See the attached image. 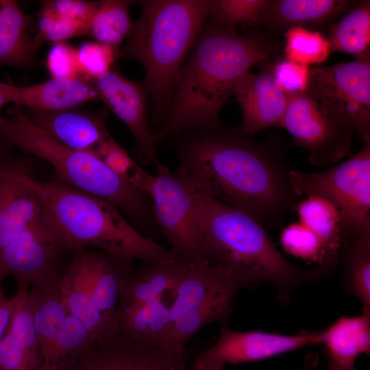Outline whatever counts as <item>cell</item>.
Returning a JSON list of instances; mask_svg holds the SVG:
<instances>
[{
    "label": "cell",
    "instance_id": "6",
    "mask_svg": "<svg viewBox=\"0 0 370 370\" xmlns=\"http://www.w3.org/2000/svg\"><path fill=\"white\" fill-rule=\"evenodd\" d=\"M20 175L42 199L71 252L95 247L143 262L176 257L140 233L113 204L56 180L38 181L21 171Z\"/></svg>",
    "mask_w": 370,
    "mask_h": 370
},
{
    "label": "cell",
    "instance_id": "35",
    "mask_svg": "<svg viewBox=\"0 0 370 370\" xmlns=\"http://www.w3.org/2000/svg\"><path fill=\"white\" fill-rule=\"evenodd\" d=\"M38 18L36 31L34 36V45L36 51L45 42L57 43L76 36H88V26L57 15L42 5Z\"/></svg>",
    "mask_w": 370,
    "mask_h": 370
},
{
    "label": "cell",
    "instance_id": "14",
    "mask_svg": "<svg viewBox=\"0 0 370 370\" xmlns=\"http://www.w3.org/2000/svg\"><path fill=\"white\" fill-rule=\"evenodd\" d=\"M99 99L126 125L134 139V153L140 163L158 162L147 117L149 93L143 81L125 77L116 66L92 81Z\"/></svg>",
    "mask_w": 370,
    "mask_h": 370
},
{
    "label": "cell",
    "instance_id": "42",
    "mask_svg": "<svg viewBox=\"0 0 370 370\" xmlns=\"http://www.w3.org/2000/svg\"><path fill=\"white\" fill-rule=\"evenodd\" d=\"M98 1L81 0L44 1L41 5L54 14L80 23L90 27Z\"/></svg>",
    "mask_w": 370,
    "mask_h": 370
},
{
    "label": "cell",
    "instance_id": "46",
    "mask_svg": "<svg viewBox=\"0 0 370 370\" xmlns=\"http://www.w3.org/2000/svg\"><path fill=\"white\" fill-rule=\"evenodd\" d=\"M328 359V370H358V369H356L353 367H343V366H340L337 364H336L335 362H334L333 361H332L331 360Z\"/></svg>",
    "mask_w": 370,
    "mask_h": 370
},
{
    "label": "cell",
    "instance_id": "23",
    "mask_svg": "<svg viewBox=\"0 0 370 370\" xmlns=\"http://www.w3.org/2000/svg\"><path fill=\"white\" fill-rule=\"evenodd\" d=\"M190 262L176 257L155 262H143L132 273L122 295L119 322L127 311L169 296Z\"/></svg>",
    "mask_w": 370,
    "mask_h": 370
},
{
    "label": "cell",
    "instance_id": "15",
    "mask_svg": "<svg viewBox=\"0 0 370 370\" xmlns=\"http://www.w3.org/2000/svg\"><path fill=\"white\" fill-rule=\"evenodd\" d=\"M71 255L84 273L95 305L116 330L121 299L135 270L134 260L87 247L77 248Z\"/></svg>",
    "mask_w": 370,
    "mask_h": 370
},
{
    "label": "cell",
    "instance_id": "11",
    "mask_svg": "<svg viewBox=\"0 0 370 370\" xmlns=\"http://www.w3.org/2000/svg\"><path fill=\"white\" fill-rule=\"evenodd\" d=\"M282 127L293 136L295 146L308 152L310 162L319 166L336 162L346 156L354 133L307 92L288 95Z\"/></svg>",
    "mask_w": 370,
    "mask_h": 370
},
{
    "label": "cell",
    "instance_id": "8",
    "mask_svg": "<svg viewBox=\"0 0 370 370\" xmlns=\"http://www.w3.org/2000/svg\"><path fill=\"white\" fill-rule=\"evenodd\" d=\"M295 193L325 199L337 210L348 240L370 236V141L343 163L306 173L292 169Z\"/></svg>",
    "mask_w": 370,
    "mask_h": 370
},
{
    "label": "cell",
    "instance_id": "5",
    "mask_svg": "<svg viewBox=\"0 0 370 370\" xmlns=\"http://www.w3.org/2000/svg\"><path fill=\"white\" fill-rule=\"evenodd\" d=\"M0 138L39 157L55 170L58 182L103 199L145 232L155 230L151 197L114 173L94 153L71 149L36 125L14 106L10 119H0Z\"/></svg>",
    "mask_w": 370,
    "mask_h": 370
},
{
    "label": "cell",
    "instance_id": "40",
    "mask_svg": "<svg viewBox=\"0 0 370 370\" xmlns=\"http://www.w3.org/2000/svg\"><path fill=\"white\" fill-rule=\"evenodd\" d=\"M123 348L119 342L109 340L95 347L71 370H121Z\"/></svg>",
    "mask_w": 370,
    "mask_h": 370
},
{
    "label": "cell",
    "instance_id": "29",
    "mask_svg": "<svg viewBox=\"0 0 370 370\" xmlns=\"http://www.w3.org/2000/svg\"><path fill=\"white\" fill-rule=\"evenodd\" d=\"M326 39L331 53H349L355 59L370 55V1H358L331 26Z\"/></svg>",
    "mask_w": 370,
    "mask_h": 370
},
{
    "label": "cell",
    "instance_id": "9",
    "mask_svg": "<svg viewBox=\"0 0 370 370\" xmlns=\"http://www.w3.org/2000/svg\"><path fill=\"white\" fill-rule=\"evenodd\" d=\"M307 92L330 114L370 141V55L309 69Z\"/></svg>",
    "mask_w": 370,
    "mask_h": 370
},
{
    "label": "cell",
    "instance_id": "43",
    "mask_svg": "<svg viewBox=\"0 0 370 370\" xmlns=\"http://www.w3.org/2000/svg\"><path fill=\"white\" fill-rule=\"evenodd\" d=\"M0 281V341L3 336L12 314V301L4 294Z\"/></svg>",
    "mask_w": 370,
    "mask_h": 370
},
{
    "label": "cell",
    "instance_id": "4",
    "mask_svg": "<svg viewBox=\"0 0 370 370\" xmlns=\"http://www.w3.org/2000/svg\"><path fill=\"white\" fill-rule=\"evenodd\" d=\"M120 57L143 66L153 132L170 103L178 71L206 22L209 0H145Z\"/></svg>",
    "mask_w": 370,
    "mask_h": 370
},
{
    "label": "cell",
    "instance_id": "20",
    "mask_svg": "<svg viewBox=\"0 0 370 370\" xmlns=\"http://www.w3.org/2000/svg\"><path fill=\"white\" fill-rule=\"evenodd\" d=\"M8 103L27 110L59 111L77 108L99 99L92 82L82 78H53L25 86L6 82Z\"/></svg>",
    "mask_w": 370,
    "mask_h": 370
},
{
    "label": "cell",
    "instance_id": "38",
    "mask_svg": "<svg viewBox=\"0 0 370 370\" xmlns=\"http://www.w3.org/2000/svg\"><path fill=\"white\" fill-rule=\"evenodd\" d=\"M122 337L124 345L121 370H170L175 363L184 360Z\"/></svg>",
    "mask_w": 370,
    "mask_h": 370
},
{
    "label": "cell",
    "instance_id": "41",
    "mask_svg": "<svg viewBox=\"0 0 370 370\" xmlns=\"http://www.w3.org/2000/svg\"><path fill=\"white\" fill-rule=\"evenodd\" d=\"M46 66L51 77L81 78L77 49L64 42L54 43L52 45L47 56Z\"/></svg>",
    "mask_w": 370,
    "mask_h": 370
},
{
    "label": "cell",
    "instance_id": "26",
    "mask_svg": "<svg viewBox=\"0 0 370 370\" xmlns=\"http://www.w3.org/2000/svg\"><path fill=\"white\" fill-rule=\"evenodd\" d=\"M59 287L66 312L82 323L97 343L108 340L115 334L116 330L95 305L87 281L72 258L67 271L59 279Z\"/></svg>",
    "mask_w": 370,
    "mask_h": 370
},
{
    "label": "cell",
    "instance_id": "24",
    "mask_svg": "<svg viewBox=\"0 0 370 370\" xmlns=\"http://www.w3.org/2000/svg\"><path fill=\"white\" fill-rule=\"evenodd\" d=\"M319 337L327 358L340 366L353 367L360 355L370 352V312L342 316L319 332Z\"/></svg>",
    "mask_w": 370,
    "mask_h": 370
},
{
    "label": "cell",
    "instance_id": "33",
    "mask_svg": "<svg viewBox=\"0 0 370 370\" xmlns=\"http://www.w3.org/2000/svg\"><path fill=\"white\" fill-rule=\"evenodd\" d=\"M286 40L284 57L294 62L310 67L325 62L330 54L328 40L318 32L293 27L284 33Z\"/></svg>",
    "mask_w": 370,
    "mask_h": 370
},
{
    "label": "cell",
    "instance_id": "12",
    "mask_svg": "<svg viewBox=\"0 0 370 370\" xmlns=\"http://www.w3.org/2000/svg\"><path fill=\"white\" fill-rule=\"evenodd\" d=\"M67 253H71L69 244L47 210L0 251V281L10 275L17 287L29 288L36 281L60 274V261Z\"/></svg>",
    "mask_w": 370,
    "mask_h": 370
},
{
    "label": "cell",
    "instance_id": "32",
    "mask_svg": "<svg viewBox=\"0 0 370 370\" xmlns=\"http://www.w3.org/2000/svg\"><path fill=\"white\" fill-rule=\"evenodd\" d=\"M93 153L121 179L149 195L153 175L136 162L111 134L97 145Z\"/></svg>",
    "mask_w": 370,
    "mask_h": 370
},
{
    "label": "cell",
    "instance_id": "25",
    "mask_svg": "<svg viewBox=\"0 0 370 370\" xmlns=\"http://www.w3.org/2000/svg\"><path fill=\"white\" fill-rule=\"evenodd\" d=\"M32 18L14 0H0V65L27 69L36 63L37 51L30 34Z\"/></svg>",
    "mask_w": 370,
    "mask_h": 370
},
{
    "label": "cell",
    "instance_id": "37",
    "mask_svg": "<svg viewBox=\"0 0 370 370\" xmlns=\"http://www.w3.org/2000/svg\"><path fill=\"white\" fill-rule=\"evenodd\" d=\"M120 53L111 47L96 41L84 42L77 49V58L82 79L90 81L110 71Z\"/></svg>",
    "mask_w": 370,
    "mask_h": 370
},
{
    "label": "cell",
    "instance_id": "10",
    "mask_svg": "<svg viewBox=\"0 0 370 370\" xmlns=\"http://www.w3.org/2000/svg\"><path fill=\"white\" fill-rule=\"evenodd\" d=\"M149 195L155 224L175 256L189 262L206 260L203 254L196 190L160 161L155 165Z\"/></svg>",
    "mask_w": 370,
    "mask_h": 370
},
{
    "label": "cell",
    "instance_id": "36",
    "mask_svg": "<svg viewBox=\"0 0 370 370\" xmlns=\"http://www.w3.org/2000/svg\"><path fill=\"white\" fill-rule=\"evenodd\" d=\"M280 242L288 254L306 261L317 262L318 265L328 266L325 264V251L321 242L301 222L286 226L280 234Z\"/></svg>",
    "mask_w": 370,
    "mask_h": 370
},
{
    "label": "cell",
    "instance_id": "22",
    "mask_svg": "<svg viewBox=\"0 0 370 370\" xmlns=\"http://www.w3.org/2000/svg\"><path fill=\"white\" fill-rule=\"evenodd\" d=\"M60 276L58 274L40 280L29 288L38 349V370H42L48 363L68 313L59 287Z\"/></svg>",
    "mask_w": 370,
    "mask_h": 370
},
{
    "label": "cell",
    "instance_id": "28",
    "mask_svg": "<svg viewBox=\"0 0 370 370\" xmlns=\"http://www.w3.org/2000/svg\"><path fill=\"white\" fill-rule=\"evenodd\" d=\"M294 210L299 222L310 229L321 242L325 265L335 267L342 247L348 240L337 210L325 199L310 196L299 201Z\"/></svg>",
    "mask_w": 370,
    "mask_h": 370
},
{
    "label": "cell",
    "instance_id": "30",
    "mask_svg": "<svg viewBox=\"0 0 370 370\" xmlns=\"http://www.w3.org/2000/svg\"><path fill=\"white\" fill-rule=\"evenodd\" d=\"M134 1H99L90 25L88 36L120 53L121 45L134 27L130 8Z\"/></svg>",
    "mask_w": 370,
    "mask_h": 370
},
{
    "label": "cell",
    "instance_id": "21",
    "mask_svg": "<svg viewBox=\"0 0 370 370\" xmlns=\"http://www.w3.org/2000/svg\"><path fill=\"white\" fill-rule=\"evenodd\" d=\"M12 314L0 341V370H38V349L29 288L17 287Z\"/></svg>",
    "mask_w": 370,
    "mask_h": 370
},
{
    "label": "cell",
    "instance_id": "31",
    "mask_svg": "<svg viewBox=\"0 0 370 370\" xmlns=\"http://www.w3.org/2000/svg\"><path fill=\"white\" fill-rule=\"evenodd\" d=\"M340 260L347 288L370 312V236L346 241Z\"/></svg>",
    "mask_w": 370,
    "mask_h": 370
},
{
    "label": "cell",
    "instance_id": "45",
    "mask_svg": "<svg viewBox=\"0 0 370 370\" xmlns=\"http://www.w3.org/2000/svg\"><path fill=\"white\" fill-rule=\"evenodd\" d=\"M8 103L7 91H6V82L0 81V119L1 110L5 105Z\"/></svg>",
    "mask_w": 370,
    "mask_h": 370
},
{
    "label": "cell",
    "instance_id": "3",
    "mask_svg": "<svg viewBox=\"0 0 370 370\" xmlns=\"http://www.w3.org/2000/svg\"><path fill=\"white\" fill-rule=\"evenodd\" d=\"M196 193L202 251L210 264L250 285L267 282L284 299L292 291L334 270L323 265L306 269L292 264L258 221L197 190Z\"/></svg>",
    "mask_w": 370,
    "mask_h": 370
},
{
    "label": "cell",
    "instance_id": "2",
    "mask_svg": "<svg viewBox=\"0 0 370 370\" xmlns=\"http://www.w3.org/2000/svg\"><path fill=\"white\" fill-rule=\"evenodd\" d=\"M276 40L266 33L214 26L207 21L177 75L173 95L153 132L156 147L183 131L215 127L220 112L254 66L275 55Z\"/></svg>",
    "mask_w": 370,
    "mask_h": 370
},
{
    "label": "cell",
    "instance_id": "1",
    "mask_svg": "<svg viewBox=\"0 0 370 370\" xmlns=\"http://www.w3.org/2000/svg\"><path fill=\"white\" fill-rule=\"evenodd\" d=\"M177 155L175 171L196 190L275 226L301 199L286 162L289 147L271 134L258 142L239 127L221 123L168 137Z\"/></svg>",
    "mask_w": 370,
    "mask_h": 370
},
{
    "label": "cell",
    "instance_id": "34",
    "mask_svg": "<svg viewBox=\"0 0 370 370\" xmlns=\"http://www.w3.org/2000/svg\"><path fill=\"white\" fill-rule=\"evenodd\" d=\"M268 0H210L206 21L214 26L236 29L238 25L260 23Z\"/></svg>",
    "mask_w": 370,
    "mask_h": 370
},
{
    "label": "cell",
    "instance_id": "17",
    "mask_svg": "<svg viewBox=\"0 0 370 370\" xmlns=\"http://www.w3.org/2000/svg\"><path fill=\"white\" fill-rule=\"evenodd\" d=\"M16 167L0 145V251L47 212Z\"/></svg>",
    "mask_w": 370,
    "mask_h": 370
},
{
    "label": "cell",
    "instance_id": "7",
    "mask_svg": "<svg viewBox=\"0 0 370 370\" xmlns=\"http://www.w3.org/2000/svg\"><path fill=\"white\" fill-rule=\"evenodd\" d=\"M250 284L207 260L192 262L171 291L165 354L184 358L188 340L212 322L224 324L236 293Z\"/></svg>",
    "mask_w": 370,
    "mask_h": 370
},
{
    "label": "cell",
    "instance_id": "44",
    "mask_svg": "<svg viewBox=\"0 0 370 370\" xmlns=\"http://www.w3.org/2000/svg\"><path fill=\"white\" fill-rule=\"evenodd\" d=\"M316 360L312 358L311 360H308L305 367L301 370H312L316 366ZM170 370H189L184 360H180L175 363Z\"/></svg>",
    "mask_w": 370,
    "mask_h": 370
},
{
    "label": "cell",
    "instance_id": "19",
    "mask_svg": "<svg viewBox=\"0 0 370 370\" xmlns=\"http://www.w3.org/2000/svg\"><path fill=\"white\" fill-rule=\"evenodd\" d=\"M28 118L59 142L76 150L92 152L110 134L105 121L107 112L95 114L77 108L59 111L28 110Z\"/></svg>",
    "mask_w": 370,
    "mask_h": 370
},
{
    "label": "cell",
    "instance_id": "27",
    "mask_svg": "<svg viewBox=\"0 0 370 370\" xmlns=\"http://www.w3.org/2000/svg\"><path fill=\"white\" fill-rule=\"evenodd\" d=\"M169 299L166 297L127 311L121 317L116 332L133 343L164 353L171 323Z\"/></svg>",
    "mask_w": 370,
    "mask_h": 370
},
{
    "label": "cell",
    "instance_id": "13",
    "mask_svg": "<svg viewBox=\"0 0 370 370\" xmlns=\"http://www.w3.org/2000/svg\"><path fill=\"white\" fill-rule=\"evenodd\" d=\"M319 343V332L302 330L289 336L259 330L234 331L222 324L217 343L194 356L192 370H224L226 365L262 360Z\"/></svg>",
    "mask_w": 370,
    "mask_h": 370
},
{
    "label": "cell",
    "instance_id": "16",
    "mask_svg": "<svg viewBox=\"0 0 370 370\" xmlns=\"http://www.w3.org/2000/svg\"><path fill=\"white\" fill-rule=\"evenodd\" d=\"M276 55L258 63L260 71L247 73L237 85L234 96L240 106L243 119L239 128L252 136L270 127H282L288 95L273 72Z\"/></svg>",
    "mask_w": 370,
    "mask_h": 370
},
{
    "label": "cell",
    "instance_id": "39",
    "mask_svg": "<svg viewBox=\"0 0 370 370\" xmlns=\"http://www.w3.org/2000/svg\"><path fill=\"white\" fill-rule=\"evenodd\" d=\"M309 69L310 67L292 62L285 57L275 58L273 62V74L287 95L307 91Z\"/></svg>",
    "mask_w": 370,
    "mask_h": 370
},
{
    "label": "cell",
    "instance_id": "18",
    "mask_svg": "<svg viewBox=\"0 0 370 370\" xmlns=\"http://www.w3.org/2000/svg\"><path fill=\"white\" fill-rule=\"evenodd\" d=\"M358 2L356 0H268L260 24L268 35H279L293 27L323 34L329 32L336 20Z\"/></svg>",
    "mask_w": 370,
    "mask_h": 370
}]
</instances>
